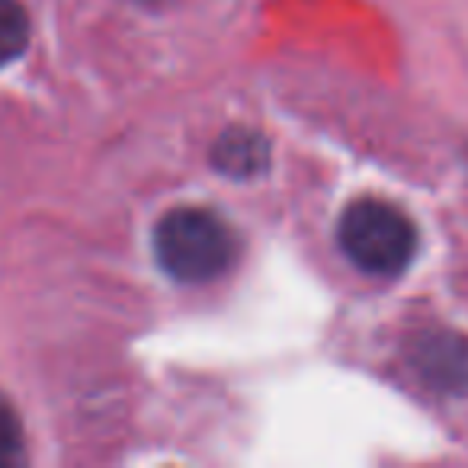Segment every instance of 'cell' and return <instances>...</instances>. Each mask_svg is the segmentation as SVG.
Masks as SVG:
<instances>
[{"label":"cell","instance_id":"obj_1","mask_svg":"<svg viewBox=\"0 0 468 468\" xmlns=\"http://www.w3.org/2000/svg\"><path fill=\"white\" fill-rule=\"evenodd\" d=\"M241 241L208 208H174L154 228L157 263L180 282H208L234 267Z\"/></svg>","mask_w":468,"mask_h":468},{"label":"cell","instance_id":"obj_2","mask_svg":"<svg viewBox=\"0 0 468 468\" xmlns=\"http://www.w3.org/2000/svg\"><path fill=\"white\" fill-rule=\"evenodd\" d=\"M337 238L350 263L372 276H398L417 254V228L385 199H356L340 215Z\"/></svg>","mask_w":468,"mask_h":468},{"label":"cell","instance_id":"obj_3","mask_svg":"<svg viewBox=\"0 0 468 468\" xmlns=\"http://www.w3.org/2000/svg\"><path fill=\"white\" fill-rule=\"evenodd\" d=\"M212 161L221 174L238 176V180H250V176L263 174L270 161V144L263 135L250 129H228L225 135L215 142Z\"/></svg>","mask_w":468,"mask_h":468},{"label":"cell","instance_id":"obj_4","mask_svg":"<svg viewBox=\"0 0 468 468\" xmlns=\"http://www.w3.org/2000/svg\"><path fill=\"white\" fill-rule=\"evenodd\" d=\"M29 46V16L20 0H0V68L16 61Z\"/></svg>","mask_w":468,"mask_h":468},{"label":"cell","instance_id":"obj_5","mask_svg":"<svg viewBox=\"0 0 468 468\" xmlns=\"http://www.w3.org/2000/svg\"><path fill=\"white\" fill-rule=\"evenodd\" d=\"M20 459V423L4 398H0V465Z\"/></svg>","mask_w":468,"mask_h":468}]
</instances>
